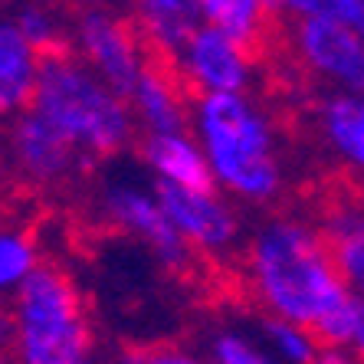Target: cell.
Listing matches in <instances>:
<instances>
[{
    "label": "cell",
    "instance_id": "obj_8",
    "mask_svg": "<svg viewBox=\"0 0 364 364\" xmlns=\"http://www.w3.org/2000/svg\"><path fill=\"white\" fill-rule=\"evenodd\" d=\"M154 194L191 243L203 246V250H220L237 237V220L217 200V194H197V191H187L168 178L154 184Z\"/></svg>",
    "mask_w": 364,
    "mask_h": 364
},
{
    "label": "cell",
    "instance_id": "obj_19",
    "mask_svg": "<svg viewBox=\"0 0 364 364\" xmlns=\"http://www.w3.org/2000/svg\"><path fill=\"white\" fill-rule=\"evenodd\" d=\"M272 4L296 10V14H335V0H272Z\"/></svg>",
    "mask_w": 364,
    "mask_h": 364
},
{
    "label": "cell",
    "instance_id": "obj_14",
    "mask_svg": "<svg viewBox=\"0 0 364 364\" xmlns=\"http://www.w3.org/2000/svg\"><path fill=\"white\" fill-rule=\"evenodd\" d=\"M200 0H141V23L151 30L154 36H161L168 46L184 50L187 36L197 30V17H200Z\"/></svg>",
    "mask_w": 364,
    "mask_h": 364
},
{
    "label": "cell",
    "instance_id": "obj_5",
    "mask_svg": "<svg viewBox=\"0 0 364 364\" xmlns=\"http://www.w3.org/2000/svg\"><path fill=\"white\" fill-rule=\"evenodd\" d=\"M7 151L17 174L36 191H73L99 164L79 141L40 112H20L7 135Z\"/></svg>",
    "mask_w": 364,
    "mask_h": 364
},
{
    "label": "cell",
    "instance_id": "obj_22",
    "mask_svg": "<svg viewBox=\"0 0 364 364\" xmlns=\"http://www.w3.org/2000/svg\"><path fill=\"white\" fill-rule=\"evenodd\" d=\"M56 4H66V7H85L89 0H56Z\"/></svg>",
    "mask_w": 364,
    "mask_h": 364
},
{
    "label": "cell",
    "instance_id": "obj_18",
    "mask_svg": "<svg viewBox=\"0 0 364 364\" xmlns=\"http://www.w3.org/2000/svg\"><path fill=\"white\" fill-rule=\"evenodd\" d=\"M335 14L364 36V0H335Z\"/></svg>",
    "mask_w": 364,
    "mask_h": 364
},
{
    "label": "cell",
    "instance_id": "obj_10",
    "mask_svg": "<svg viewBox=\"0 0 364 364\" xmlns=\"http://www.w3.org/2000/svg\"><path fill=\"white\" fill-rule=\"evenodd\" d=\"M36 69L40 56L33 43L17 23L0 20V119H17L26 105H33Z\"/></svg>",
    "mask_w": 364,
    "mask_h": 364
},
{
    "label": "cell",
    "instance_id": "obj_11",
    "mask_svg": "<svg viewBox=\"0 0 364 364\" xmlns=\"http://www.w3.org/2000/svg\"><path fill=\"white\" fill-rule=\"evenodd\" d=\"M141 158L151 168H158L168 181L197 191V194H217V181H213V164L203 161V154L184 135H161V132H144L135 144Z\"/></svg>",
    "mask_w": 364,
    "mask_h": 364
},
{
    "label": "cell",
    "instance_id": "obj_2",
    "mask_svg": "<svg viewBox=\"0 0 364 364\" xmlns=\"http://www.w3.org/2000/svg\"><path fill=\"white\" fill-rule=\"evenodd\" d=\"M33 109L82 144L95 161L125 151L128 144H138L141 138L132 122L128 99H122L112 85L99 82L76 46L40 53Z\"/></svg>",
    "mask_w": 364,
    "mask_h": 364
},
{
    "label": "cell",
    "instance_id": "obj_21",
    "mask_svg": "<svg viewBox=\"0 0 364 364\" xmlns=\"http://www.w3.org/2000/svg\"><path fill=\"white\" fill-rule=\"evenodd\" d=\"M4 174H7V154H4V148H0V181H4Z\"/></svg>",
    "mask_w": 364,
    "mask_h": 364
},
{
    "label": "cell",
    "instance_id": "obj_6",
    "mask_svg": "<svg viewBox=\"0 0 364 364\" xmlns=\"http://www.w3.org/2000/svg\"><path fill=\"white\" fill-rule=\"evenodd\" d=\"M79 50L122 99H135L138 73H141L138 17H115L85 4L79 7Z\"/></svg>",
    "mask_w": 364,
    "mask_h": 364
},
{
    "label": "cell",
    "instance_id": "obj_13",
    "mask_svg": "<svg viewBox=\"0 0 364 364\" xmlns=\"http://www.w3.org/2000/svg\"><path fill=\"white\" fill-rule=\"evenodd\" d=\"M322 128L335 148L345 158L355 161L358 171H364V99H331L322 105Z\"/></svg>",
    "mask_w": 364,
    "mask_h": 364
},
{
    "label": "cell",
    "instance_id": "obj_20",
    "mask_svg": "<svg viewBox=\"0 0 364 364\" xmlns=\"http://www.w3.org/2000/svg\"><path fill=\"white\" fill-rule=\"evenodd\" d=\"M351 348H355V361H364V299H358V322H355Z\"/></svg>",
    "mask_w": 364,
    "mask_h": 364
},
{
    "label": "cell",
    "instance_id": "obj_15",
    "mask_svg": "<svg viewBox=\"0 0 364 364\" xmlns=\"http://www.w3.org/2000/svg\"><path fill=\"white\" fill-rule=\"evenodd\" d=\"M36 263H40V256H36L33 240L23 230L0 227V292L17 289Z\"/></svg>",
    "mask_w": 364,
    "mask_h": 364
},
{
    "label": "cell",
    "instance_id": "obj_7",
    "mask_svg": "<svg viewBox=\"0 0 364 364\" xmlns=\"http://www.w3.org/2000/svg\"><path fill=\"white\" fill-rule=\"evenodd\" d=\"M292 46L309 69L364 95V40L351 23L335 14H302Z\"/></svg>",
    "mask_w": 364,
    "mask_h": 364
},
{
    "label": "cell",
    "instance_id": "obj_9",
    "mask_svg": "<svg viewBox=\"0 0 364 364\" xmlns=\"http://www.w3.org/2000/svg\"><path fill=\"white\" fill-rule=\"evenodd\" d=\"M184 63L213 92H240L246 85V56L220 26H197L184 43Z\"/></svg>",
    "mask_w": 364,
    "mask_h": 364
},
{
    "label": "cell",
    "instance_id": "obj_1",
    "mask_svg": "<svg viewBox=\"0 0 364 364\" xmlns=\"http://www.w3.org/2000/svg\"><path fill=\"white\" fill-rule=\"evenodd\" d=\"M250 276L259 312L279 315L309 335H315L351 299L322 230L299 220L266 223L256 233L250 246Z\"/></svg>",
    "mask_w": 364,
    "mask_h": 364
},
{
    "label": "cell",
    "instance_id": "obj_4",
    "mask_svg": "<svg viewBox=\"0 0 364 364\" xmlns=\"http://www.w3.org/2000/svg\"><path fill=\"white\" fill-rule=\"evenodd\" d=\"M197 115L213 171L240 197L272 200L279 194L282 174L272 154L269 128L237 92L203 95L197 102Z\"/></svg>",
    "mask_w": 364,
    "mask_h": 364
},
{
    "label": "cell",
    "instance_id": "obj_16",
    "mask_svg": "<svg viewBox=\"0 0 364 364\" xmlns=\"http://www.w3.org/2000/svg\"><path fill=\"white\" fill-rule=\"evenodd\" d=\"M17 26L23 30L26 40L33 43L36 56H40V53H60V50H73V46H76V43L69 40L60 26H56V20L40 7H23L20 10Z\"/></svg>",
    "mask_w": 364,
    "mask_h": 364
},
{
    "label": "cell",
    "instance_id": "obj_17",
    "mask_svg": "<svg viewBox=\"0 0 364 364\" xmlns=\"http://www.w3.org/2000/svg\"><path fill=\"white\" fill-rule=\"evenodd\" d=\"M210 348H213L210 355L227 364H263L266 361L263 351H256V348L246 338H240V335H220V338H213Z\"/></svg>",
    "mask_w": 364,
    "mask_h": 364
},
{
    "label": "cell",
    "instance_id": "obj_12",
    "mask_svg": "<svg viewBox=\"0 0 364 364\" xmlns=\"http://www.w3.org/2000/svg\"><path fill=\"white\" fill-rule=\"evenodd\" d=\"M322 240L341 279L364 296V207L358 203H331L322 207Z\"/></svg>",
    "mask_w": 364,
    "mask_h": 364
},
{
    "label": "cell",
    "instance_id": "obj_23",
    "mask_svg": "<svg viewBox=\"0 0 364 364\" xmlns=\"http://www.w3.org/2000/svg\"><path fill=\"white\" fill-rule=\"evenodd\" d=\"M0 358H4V351H0Z\"/></svg>",
    "mask_w": 364,
    "mask_h": 364
},
{
    "label": "cell",
    "instance_id": "obj_3",
    "mask_svg": "<svg viewBox=\"0 0 364 364\" xmlns=\"http://www.w3.org/2000/svg\"><path fill=\"white\" fill-rule=\"evenodd\" d=\"M17 358L30 364H76L95 348V328L76 279L43 259L14 292Z\"/></svg>",
    "mask_w": 364,
    "mask_h": 364
}]
</instances>
